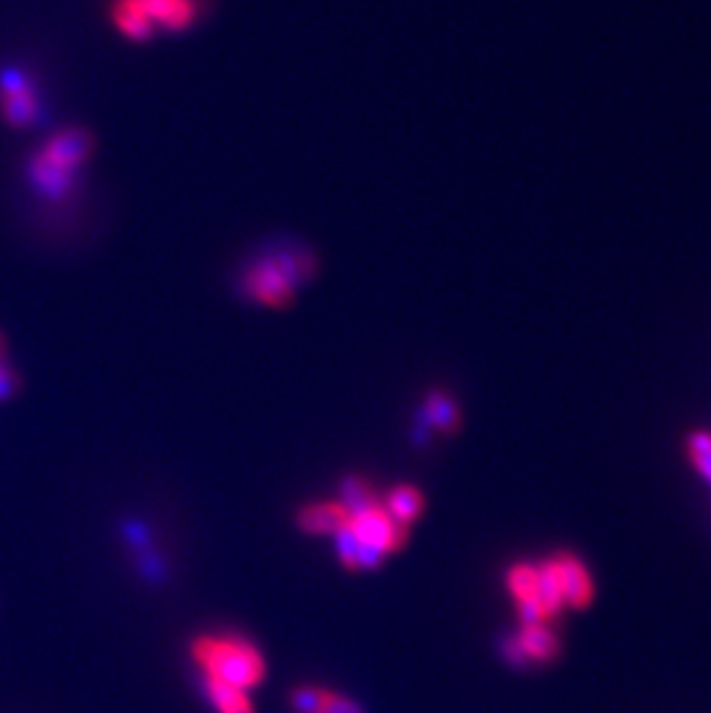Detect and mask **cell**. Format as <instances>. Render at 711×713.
I'll return each mask as SVG.
<instances>
[{"instance_id": "7c38bea8", "label": "cell", "mask_w": 711, "mask_h": 713, "mask_svg": "<svg viewBox=\"0 0 711 713\" xmlns=\"http://www.w3.org/2000/svg\"><path fill=\"white\" fill-rule=\"evenodd\" d=\"M203 690L218 713H255V704H252L247 690L238 686L203 679Z\"/></svg>"}, {"instance_id": "6da1fadb", "label": "cell", "mask_w": 711, "mask_h": 713, "mask_svg": "<svg viewBox=\"0 0 711 713\" xmlns=\"http://www.w3.org/2000/svg\"><path fill=\"white\" fill-rule=\"evenodd\" d=\"M507 589L522 621L549 624L562 610H582L593 598L589 568L570 552L522 561L507 572Z\"/></svg>"}, {"instance_id": "3957f363", "label": "cell", "mask_w": 711, "mask_h": 713, "mask_svg": "<svg viewBox=\"0 0 711 713\" xmlns=\"http://www.w3.org/2000/svg\"><path fill=\"white\" fill-rule=\"evenodd\" d=\"M347 505L349 515L335 538L340 559L349 570L375 568L407 543V526L398 524L377 497Z\"/></svg>"}, {"instance_id": "ba28073f", "label": "cell", "mask_w": 711, "mask_h": 713, "mask_svg": "<svg viewBox=\"0 0 711 713\" xmlns=\"http://www.w3.org/2000/svg\"><path fill=\"white\" fill-rule=\"evenodd\" d=\"M562 642L549 624L522 621L513 637L503 642V656L511 662H553L559 656Z\"/></svg>"}, {"instance_id": "7a4b0ae2", "label": "cell", "mask_w": 711, "mask_h": 713, "mask_svg": "<svg viewBox=\"0 0 711 713\" xmlns=\"http://www.w3.org/2000/svg\"><path fill=\"white\" fill-rule=\"evenodd\" d=\"M316 272L319 259L312 247L298 241H275L245 261L238 293L259 310H287Z\"/></svg>"}, {"instance_id": "5b68a950", "label": "cell", "mask_w": 711, "mask_h": 713, "mask_svg": "<svg viewBox=\"0 0 711 713\" xmlns=\"http://www.w3.org/2000/svg\"><path fill=\"white\" fill-rule=\"evenodd\" d=\"M203 16V0H111L113 31L132 44L190 33Z\"/></svg>"}, {"instance_id": "277c9868", "label": "cell", "mask_w": 711, "mask_h": 713, "mask_svg": "<svg viewBox=\"0 0 711 713\" xmlns=\"http://www.w3.org/2000/svg\"><path fill=\"white\" fill-rule=\"evenodd\" d=\"M96 153V140L86 127H60L29 159L33 188L47 201L73 197L81 171Z\"/></svg>"}, {"instance_id": "5bb4252c", "label": "cell", "mask_w": 711, "mask_h": 713, "mask_svg": "<svg viewBox=\"0 0 711 713\" xmlns=\"http://www.w3.org/2000/svg\"><path fill=\"white\" fill-rule=\"evenodd\" d=\"M686 453L688 459H691V465L696 467V471L711 482V432H693L688 436V444H686Z\"/></svg>"}, {"instance_id": "52a82bcc", "label": "cell", "mask_w": 711, "mask_h": 713, "mask_svg": "<svg viewBox=\"0 0 711 713\" xmlns=\"http://www.w3.org/2000/svg\"><path fill=\"white\" fill-rule=\"evenodd\" d=\"M0 113L16 130L31 127L40 119V96L29 75L21 70L0 73Z\"/></svg>"}, {"instance_id": "9c48e42d", "label": "cell", "mask_w": 711, "mask_h": 713, "mask_svg": "<svg viewBox=\"0 0 711 713\" xmlns=\"http://www.w3.org/2000/svg\"><path fill=\"white\" fill-rule=\"evenodd\" d=\"M349 515V505L342 499L337 501H316L305 505V509L298 513V524H301L303 532L308 534H329L337 536L344 520Z\"/></svg>"}, {"instance_id": "30bf717a", "label": "cell", "mask_w": 711, "mask_h": 713, "mask_svg": "<svg viewBox=\"0 0 711 713\" xmlns=\"http://www.w3.org/2000/svg\"><path fill=\"white\" fill-rule=\"evenodd\" d=\"M291 704L298 709V713H363L354 700L314 686L298 688L291 695Z\"/></svg>"}, {"instance_id": "4fadbf2b", "label": "cell", "mask_w": 711, "mask_h": 713, "mask_svg": "<svg viewBox=\"0 0 711 713\" xmlns=\"http://www.w3.org/2000/svg\"><path fill=\"white\" fill-rule=\"evenodd\" d=\"M384 505L398 524L409 526L411 522L421 517L425 509V499L414 486H398L386 494Z\"/></svg>"}, {"instance_id": "8992f818", "label": "cell", "mask_w": 711, "mask_h": 713, "mask_svg": "<svg viewBox=\"0 0 711 713\" xmlns=\"http://www.w3.org/2000/svg\"><path fill=\"white\" fill-rule=\"evenodd\" d=\"M192 658L203 679L255 688L266 677V660L257 644L238 633H209L192 642Z\"/></svg>"}, {"instance_id": "8fae6325", "label": "cell", "mask_w": 711, "mask_h": 713, "mask_svg": "<svg viewBox=\"0 0 711 713\" xmlns=\"http://www.w3.org/2000/svg\"><path fill=\"white\" fill-rule=\"evenodd\" d=\"M460 409H457L455 400L444 393V390H430L425 402H423V427L437 430L442 434H451L460 427Z\"/></svg>"}]
</instances>
